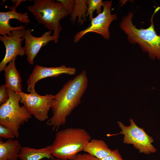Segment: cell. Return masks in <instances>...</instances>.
Returning <instances> with one entry per match:
<instances>
[{"instance_id":"cell-12","label":"cell","mask_w":160,"mask_h":160,"mask_svg":"<svg viewBox=\"0 0 160 160\" xmlns=\"http://www.w3.org/2000/svg\"><path fill=\"white\" fill-rule=\"evenodd\" d=\"M17 2L9 8L10 11L6 12H0V34L3 36H12L11 32L13 30H23L25 26L21 25L17 27H12L10 25V20L12 19H17L21 23H28L30 22L29 19L28 13H23L17 12L16 9L23 0H17Z\"/></svg>"},{"instance_id":"cell-4","label":"cell","mask_w":160,"mask_h":160,"mask_svg":"<svg viewBox=\"0 0 160 160\" xmlns=\"http://www.w3.org/2000/svg\"><path fill=\"white\" fill-rule=\"evenodd\" d=\"M52 0H34V4L27 9L35 17L38 23L43 24L50 31H54L53 41H58L62 28L60 21L67 16V13L60 1Z\"/></svg>"},{"instance_id":"cell-3","label":"cell","mask_w":160,"mask_h":160,"mask_svg":"<svg viewBox=\"0 0 160 160\" xmlns=\"http://www.w3.org/2000/svg\"><path fill=\"white\" fill-rule=\"evenodd\" d=\"M91 139L84 129L69 127L58 131L51 145L52 154L57 158L70 160L83 151Z\"/></svg>"},{"instance_id":"cell-25","label":"cell","mask_w":160,"mask_h":160,"mask_svg":"<svg viewBox=\"0 0 160 160\" xmlns=\"http://www.w3.org/2000/svg\"></svg>"},{"instance_id":"cell-14","label":"cell","mask_w":160,"mask_h":160,"mask_svg":"<svg viewBox=\"0 0 160 160\" xmlns=\"http://www.w3.org/2000/svg\"><path fill=\"white\" fill-rule=\"evenodd\" d=\"M18 157L21 160H40L44 158L52 160L54 159L52 154L51 145L39 149L22 147Z\"/></svg>"},{"instance_id":"cell-23","label":"cell","mask_w":160,"mask_h":160,"mask_svg":"<svg viewBox=\"0 0 160 160\" xmlns=\"http://www.w3.org/2000/svg\"><path fill=\"white\" fill-rule=\"evenodd\" d=\"M70 160H98V159L89 153H78Z\"/></svg>"},{"instance_id":"cell-24","label":"cell","mask_w":160,"mask_h":160,"mask_svg":"<svg viewBox=\"0 0 160 160\" xmlns=\"http://www.w3.org/2000/svg\"><path fill=\"white\" fill-rule=\"evenodd\" d=\"M53 160H67V159H54Z\"/></svg>"},{"instance_id":"cell-10","label":"cell","mask_w":160,"mask_h":160,"mask_svg":"<svg viewBox=\"0 0 160 160\" xmlns=\"http://www.w3.org/2000/svg\"><path fill=\"white\" fill-rule=\"evenodd\" d=\"M74 68L66 67L63 65L56 67H47L36 65L27 81V90L30 93L36 92L35 86L39 80L48 77H56L62 74L73 75L76 74Z\"/></svg>"},{"instance_id":"cell-1","label":"cell","mask_w":160,"mask_h":160,"mask_svg":"<svg viewBox=\"0 0 160 160\" xmlns=\"http://www.w3.org/2000/svg\"><path fill=\"white\" fill-rule=\"evenodd\" d=\"M86 72L83 71L73 79L70 80L54 95L51 108L52 115L47 124L52 127L53 131H58L66 123V118L80 104L87 88Z\"/></svg>"},{"instance_id":"cell-6","label":"cell","mask_w":160,"mask_h":160,"mask_svg":"<svg viewBox=\"0 0 160 160\" xmlns=\"http://www.w3.org/2000/svg\"><path fill=\"white\" fill-rule=\"evenodd\" d=\"M130 124L125 126L120 121H118L119 126L121 130L119 133L114 134H108L111 136L120 134L124 135L123 142L127 144L133 145V147L138 149L140 153L149 154L156 151V148L152 145L154 141L152 137L147 134L143 128L138 127L133 119L129 120Z\"/></svg>"},{"instance_id":"cell-22","label":"cell","mask_w":160,"mask_h":160,"mask_svg":"<svg viewBox=\"0 0 160 160\" xmlns=\"http://www.w3.org/2000/svg\"><path fill=\"white\" fill-rule=\"evenodd\" d=\"M98 160H124L117 149L112 151L109 155Z\"/></svg>"},{"instance_id":"cell-19","label":"cell","mask_w":160,"mask_h":160,"mask_svg":"<svg viewBox=\"0 0 160 160\" xmlns=\"http://www.w3.org/2000/svg\"><path fill=\"white\" fill-rule=\"evenodd\" d=\"M0 137L8 139H13L15 137L12 130L4 125L0 124Z\"/></svg>"},{"instance_id":"cell-7","label":"cell","mask_w":160,"mask_h":160,"mask_svg":"<svg viewBox=\"0 0 160 160\" xmlns=\"http://www.w3.org/2000/svg\"><path fill=\"white\" fill-rule=\"evenodd\" d=\"M19 94L20 102L32 115L40 121L48 119V112L51 108L54 95L52 94L39 95L36 92L28 94L23 92Z\"/></svg>"},{"instance_id":"cell-2","label":"cell","mask_w":160,"mask_h":160,"mask_svg":"<svg viewBox=\"0 0 160 160\" xmlns=\"http://www.w3.org/2000/svg\"><path fill=\"white\" fill-rule=\"evenodd\" d=\"M160 9V7L155 10L151 19V24L147 28L138 29L133 23V14L130 12L124 16L119 24L121 29L127 35L129 42L139 45L143 51L148 52L149 57L152 59L156 57L160 61V35H158L154 28L153 18Z\"/></svg>"},{"instance_id":"cell-11","label":"cell","mask_w":160,"mask_h":160,"mask_svg":"<svg viewBox=\"0 0 160 160\" xmlns=\"http://www.w3.org/2000/svg\"><path fill=\"white\" fill-rule=\"evenodd\" d=\"M51 31L46 32L39 37L33 36L31 33L30 28L25 30L24 38L25 39L24 47L25 54L28 63L34 64V59L41 48L47 45L50 41H53L54 37L51 36Z\"/></svg>"},{"instance_id":"cell-18","label":"cell","mask_w":160,"mask_h":160,"mask_svg":"<svg viewBox=\"0 0 160 160\" xmlns=\"http://www.w3.org/2000/svg\"><path fill=\"white\" fill-rule=\"evenodd\" d=\"M86 4L88 7L86 16L87 17L89 16V20L91 21L93 18V12L96 10L97 14L101 13L102 12L101 7L103 6L104 4L102 0H87Z\"/></svg>"},{"instance_id":"cell-21","label":"cell","mask_w":160,"mask_h":160,"mask_svg":"<svg viewBox=\"0 0 160 160\" xmlns=\"http://www.w3.org/2000/svg\"><path fill=\"white\" fill-rule=\"evenodd\" d=\"M9 94L5 84L0 86V105L5 103L8 100Z\"/></svg>"},{"instance_id":"cell-5","label":"cell","mask_w":160,"mask_h":160,"mask_svg":"<svg viewBox=\"0 0 160 160\" xmlns=\"http://www.w3.org/2000/svg\"><path fill=\"white\" fill-rule=\"evenodd\" d=\"M9 94L7 100L0 106V124L10 129L15 137H19L21 126L31 118V115L24 105L20 106L21 97L18 93L7 88Z\"/></svg>"},{"instance_id":"cell-13","label":"cell","mask_w":160,"mask_h":160,"mask_svg":"<svg viewBox=\"0 0 160 160\" xmlns=\"http://www.w3.org/2000/svg\"><path fill=\"white\" fill-rule=\"evenodd\" d=\"M16 59L10 62L4 68L5 85L6 87L17 93L22 92L21 79L15 64Z\"/></svg>"},{"instance_id":"cell-8","label":"cell","mask_w":160,"mask_h":160,"mask_svg":"<svg viewBox=\"0 0 160 160\" xmlns=\"http://www.w3.org/2000/svg\"><path fill=\"white\" fill-rule=\"evenodd\" d=\"M103 3V10L102 12L93 18L87 28L77 33L74 37V42H78L85 35L89 32L99 34L105 39H109V26L112 21L117 19V16L116 14L111 13V0L105 1Z\"/></svg>"},{"instance_id":"cell-15","label":"cell","mask_w":160,"mask_h":160,"mask_svg":"<svg viewBox=\"0 0 160 160\" xmlns=\"http://www.w3.org/2000/svg\"><path fill=\"white\" fill-rule=\"evenodd\" d=\"M21 146L17 140L8 139L3 142L0 138V160H17Z\"/></svg>"},{"instance_id":"cell-20","label":"cell","mask_w":160,"mask_h":160,"mask_svg":"<svg viewBox=\"0 0 160 160\" xmlns=\"http://www.w3.org/2000/svg\"><path fill=\"white\" fill-rule=\"evenodd\" d=\"M60 2L64 6L68 14L71 15L75 4L76 0H56Z\"/></svg>"},{"instance_id":"cell-16","label":"cell","mask_w":160,"mask_h":160,"mask_svg":"<svg viewBox=\"0 0 160 160\" xmlns=\"http://www.w3.org/2000/svg\"><path fill=\"white\" fill-rule=\"evenodd\" d=\"M83 151L98 159L103 158L111 154L112 151L101 140L93 139L86 145Z\"/></svg>"},{"instance_id":"cell-9","label":"cell","mask_w":160,"mask_h":160,"mask_svg":"<svg viewBox=\"0 0 160 160\" xmlns=\"http://www.w3.org/2000/svg\"><path fill=\"white\" fill-rule=\"evenodd\" d=\"M25 29L15 30L11 32L12 36H0V40L5 47L4 57L0 63V72L4 71L7 64L17 56H23L25 54L24 47L21 46Z\"/></svg>"},{"instance_id":"cell-17","label":"cell","mask_w":160,"mask_h":160,"mask_svg":"<svg viewBox=\"0 0 160 160\" xmlns=\"http://www.w3.org/2000/svg\"><path fill=\"white\" fill-rule=\"evenodd\" d=\"M87 0H76L73 10L71 15L70 20L73 23L78 17V23L81 25L86 21V15L88 9Z\"/></svg>"}]
</instances>
